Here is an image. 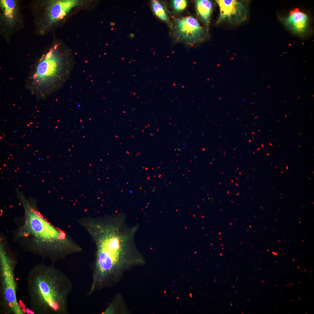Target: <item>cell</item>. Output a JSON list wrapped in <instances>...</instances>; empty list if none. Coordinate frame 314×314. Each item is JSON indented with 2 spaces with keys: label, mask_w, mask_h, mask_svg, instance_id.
Segmentation results:
<instances>
[{
  "label": "cell",
  "mask_w": 314,
  "mask_h": 314,
  "mask_svg": "<svg viewBox=\"0 0 314 314\" xmlns=\"http://www.w3.org/2000/svg\"><path fill=\"white\" fill-rule=\"evenodd\" d=\"M32 16L34 33L46 35L64 20L69 6L64 0H31L28 3Z\"/></svg>",
  "instance_id": "5b68a950"
},
{
  "label": "cell",
  "mask_w": 314,
  "mask_h": 314,
  "mask_svg": "<svg viewBox=\"0 0 314 314\" xmlns=\"http://www.w3.org/2000/svg\"><path fill=\"white\" fill-rule=\"evenodd\" d=\"M220 10L219 22L227 20L229 22H241L246 18L247 3L235 0H216Z\"/></svg>",
  "instance_id": "30bf717a"
},
{
  "label": "cell",
  "mask_w": 314,
  "mask_h": 314,
  "mask_svg": "<svg viewBox=\"0 0 314 314\" xmlns=\"http://www.w3.org/2000/svg\"><path fill=\"white\" fill-rule=\"evenodd\" d=\"M28 164H30V163H28Z\"/></svg>",
  "instance_id": "44dd1931"
},
{
  "label": "cell",
  "mask_w": 314,
  "mask_h": 314,
  "mask_svg": "<svg viewBox=\"0 0 314 314\" xmlns=\"http://www.w3.org/2000/svg\"><path fill=\"white\" fill-rule=\"evenodd\" d=\"M197 12L203 22L208 25L210 22L213 8V4L208 0H198L196 1Z\"/></svg>",
  "instance_id": "8fae6325"
},
{
  "label": "cell",
  "mask_w": 314,
  "mask_h": 314,
  "mask_svg": "<svg viewBox=\"0 0 314 314\" xmlns=\"http://www.w3.org/2000/svg\"><path fill=\"white\" fill-rule=\"evenodd\" d=\"M175 29L178 37L188 44H193L201 41L206 35L205 30L200 26L197 20L190 16L177 20Z\"/></svg>",
  "instance_id": "ba28073f"
},
{
  "label": "cell",
  "mask_w": 314,
  "mask_h": 314,
  "mask_svg": "<svg viewBox=\"0 0 314 314\" xmlns=\"http://www.w3.org/2000/svg\"><path fill=\"white\" fill-rule=\"evenodd\" d=\"M79 222L90 234L96 247L90 287L92 290L112 286L126 271L145 264V259L135 240L139 225L128 224L124 215L85 218Z\"/></svg>",
  "instance_id": "6da1fadb"
},
{
  "label": "cell",
  "mask_w": 314,
  "mask_h": 314,
  "mask_svg": "<svg viewBox=\"0 0 314 314\" xmlns=\"http://www.w3.org/2000/svg\"><path fill=\"white\" fill-rule=\"evenodd\" d=\"M7 254L6 251L1 252L0 311L4 314H23L16 296L15 261Z\"/></svg>",
  "instance_id": "8992f818"
},
{
  "label": "cell",
  "mask_w": 314,
  "mask_h": 314,
  "mask_svg": "<svg viewBox=\"0 0 314 314\" xmlns=\"http://www.w3.org/2000/svg\"><path fill=\"white\" fill-rule=\"evenodd\" d=\"M172 4L174 9L177 12H179L186 8L187 2L185 0H174L172 1Z\"/></svg>",
  "instance_id": "4fadbf2b"
},
{
  "label": "cell",
  "mask_w": 314,
  "mask_h": 314,
  "mask_svg": "<svg viewBox=\"0 0 314 314\" xmlns=\"http://www.w3.org/2000/svg\"><path fill=\"white\" fill-rule=\"evenodd\" d=\"M8 180H9V179H8Z\"/></svg>",
  "instance_id": "ffe728a7"
},
{
  "label": "cell",
  "mask_w": 314,
  "mask_h": 314,
  "mask_svg": "<svg viewBox=\"0 0 314 314\" xmlns=\"http://www.w3.org/2000/svg\"><path fill=\"white\" fill-rule=\"evenodd\" d=\"M190 297H191L192 298V294L191 293H190Z\"/></svg>",
  "instance_id": "5bb4252c"
},
{
  "label": "cell",
  "mask_w": 314,
  "mask_h": 314,
  "mask_svg": "<svg viewBox=\"0 0 314 314\" xmlns=\"http://www.w3.org/2000/svg\"><path fill=\"white\" fill-rule=\"evenodd\" d=\"M30 309L35 314H67L73 284L53 265L41 264L30 271L27 279Z\"/></svg>",
  "instance_id": "7a4b0ae2"
},
{
  "label": "cell",
  "mask_w": 314,
  "mask_h": 314,
  "mask_svg": "<svg viewBox=\"0 0 314 314\" xmlns=\"http://www.w3.org/2000/svg\"><path fill=\"white\" fill-rule=\"evenodd\" d=\"M284 26L290 31L301 37H305L311 32V20L308 16L296 8L285 17H280Z\"/></svg>",
  "instance_id": "9c48e42d"
},
{
  "label": "cell",
  "mask_w": 314,
  "mask_h": 314,
  "mask_svg": "<svg viewBox=\"0 0 314 314\" xmlns=\"http://www.w3.org/2000/svg\"><path fill=\"white\" fill-rule=\"evenodd\" d=\"M25 27L21 1L0 0V35L8 43L13 35Z\"/></svg>",
  "instance_id": "52a82bcc"
},
{
  "label": "cell",
  "mask_w": 314,
  "mask_h": 314,
  "mask_svg": "<svg viewBox=\"0 0 314 314\" xmlns=\"http://www.w3.org/2000/svg\"><path fill=\"white\" fill-rule=\"evenodd\" d=\"M29 145V144H28V145H27V146H28Z\"/></svg>",
  "instance_id": "d6986e66"
},
{
  "label": "cell",
  "mask_w": 314,
  "mask_h": 314,
  "mask_svg": "<svg viewBox=\"0 0 314 314\" xmlns=\"http://www.w3.org/2000/svg\"><path fill=\"white\" fill-rule=\"evenodd\" d=\"M44 180H42V182H44Z\"/></svg>",
  "instance_id": "e0dca14e"
},
{
  "label": "cell",
  "mask_w": 314,
  "mask_h": 314,
  "mask_svg": "<svg viewBox=\"0 0 314 314\" xmlns=\"http://www.w3.org/2000/svg\"><path fill=\"white\" fill-rule=\"evenodd\" d=\"M151 3L154 12L156 15L161 19L169 23L167 13L162 4L156 0L152 1Z\"/></svg>",
  "instance_id": "7c38bea8"
},
{
  "label": "cell",
  "mask_w": 314,
  "mask_h": 314,
  "mask_svg": "<svg viewBox=\"0 0 314 314\" xmlns=\"http://www.w3.org/2000/svg\"><path fill=\"white\" fill-rule=\"evenodd\" d=\"M6 165H5V164H4V167H5V166H6Z\"/></svg>",
  "instance_id": "2e32d148"
},
{
  "label": "cell",
  "mask_w": 314,
  "mask_h": 314,
  "mask_svg": "<svg viewBox=\"0 0 314 314\" xmlns=\"http://www.w3.org/2000/svg\"><path fill=\"white\" fill-rule=\"evenodd\" d=\"M26 217L24 231L37 243L31 252L48 258L54 263L76 252L77 244L39 213L34 211Z\"/></svg>",
  "instance_id": "277c9868"
},
{
  "label": "cell",
  "mask_w": 314,
  "mask_h": 314,
  "mask_svg": "<svg viewBox=\"0 0 314 314\" xmlns=\"http://www.w3.org/2000/svg\"><path fill=\"white\" fill-rule=\"evenodd\" d=\"M13 158H12V159H13Z\"/></svg>",
  "instance_id": "7402d4cb"
},
{
  "label": "cell",
  "mask_w": 314,
  "mask_h": 314,
  "mask_svg": "<svg viewBox=\"0 0 314 314\" xmlns=\"http://www.w3.org/2000/svg\"><path fill=\"white\" fill-rule=\"evenodd\" d=\"M60 45L53 42L31 66L26 87L38 99H45L59 89L69 75L67 54Z\"/></svg>",
  "instance_id": "3957f363"
},
{
  "label": "cell",
  "mask_w": 314,
  "mask_h": 314,
  "mask_svg": "<svg viewBox=\"0 0 314 314\" xmlns=\"http://www.w3.org/2000/svg\"><path fill=\"white\" fill-rule=\"evenodd\" d=\"M15 172H17V170H15Z\"/></svg>",
  "instance_id": "ac0fdd59"
},
{
  "label": "cell",
  "mask_w": 314,
  "mask_h": 314,
  "mask_svg": "<svg viewBox=\"0 0 314 314\" xmlns=\"http://www.w3.org/2000/svg\"><path fill=\"white\" fill-rule=\"evenodd\" d=\"M18 170H19V168H18Z\"/></svg>",
  "instance_id": "603a6c76"
},
{
  "label": "cell",
  "mask_w": 314,
  "mask_h": 314,
  "mask_svg": "<svg viewBox=\"0 0 314 314\" xmlns=\"http://www.w3.org/2000/svg\"><path fill=\"white\" fill-rule=\"evenodd\" d=\"M19 186H20V187H22V186H21V185H19Z\"/></svg>",
  "instance_id": "9a60e30c"
}]
</instances>
